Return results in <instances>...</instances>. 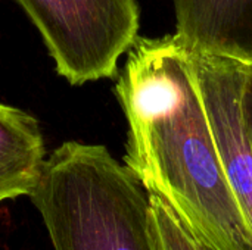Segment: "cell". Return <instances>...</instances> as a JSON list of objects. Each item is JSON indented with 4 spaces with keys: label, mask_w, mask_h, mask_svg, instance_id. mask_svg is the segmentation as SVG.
Listing matches in <instances>:
<instances>
[{
    "label": "cell",
    "mask_w": 252,
    "mask_h": 250,
    "mask_svg": "<svg viewBox=\"0 0 252 250\" xmlns=\"http://www.w3.org/2000/svg\"><path fill=\"white\" fill-rule=\"evenodd\" d=\"M149 206L158 250H220L195 230L164 197L149 193Z\"/></svg>",
    "instance_id": "7"
},
{
    "label": "cell",
    "mask_w": 252,
    "mask_h": 250,
    "mask_svg": "<svg viewBox=\"0 0 252 250\" xmlns=\"http://www.w3.org/2000/svg\"><path fill=\"white\" fill-rule=\"evenodd\" d=\"M242 109L245 125L252 144V63H245V84L242 94Z\"/></svg>",
    "instance_id": "8"
},
{
    "label": "cell",
    "mask_w": 252,
    "mask_h": 250,
    "mask_svg": "<svg viewBox=\"0 0 252 250\" xmlns=\"http://www.w3.org/2000/svg\"><path fill=\"white\" fill-rule=\"evenodd\" d=\"M72 85L115 77L139 37L137 0H16Z\"/></svg>",
    "instance_id": "3"
},
{
    "label": "cell",
    "mask_w": 252,
    "mask_h": 250,
    "mask_svg": "<svg viewBox=\"0 0 252 250\" xmlns=\"http://www.w3.org/2000/svg\"><path fill=\"white\" fill-rule=\"evenodd\" d=\"M192 56L224 175L252 233V144L242 109L245 63L196 50Z\"/></svg>",
    "instance_id": "4"
},
{
    "label": "cell",
    "mask_w": 252,
    "mask_h": 250,
    "mask_svg": "<svg viewBox=\"0 0 252 250\" xmlns=\"http://www.w3.org/2000/svg\"><path fill=\"white\" fill-rule=\"evenodd\" d=\"M28 197L53 250H158L149 193L105 146L61 144Z\"/></svg>",
    "instance_id": "2"
},
{
    "label": "cell",
    "mask_w": 252,
    "mask_h": 250,
    "mask_svg": "<svg viewBox=\"0 0 252 250\" xmlns=\"http://www.w3.org/2000/svg\"><path fill=\"white\" fill-rule=\"evenodd\" d=\"M176 34L196 52L252 63V0H173Z\"/></svg>",
    "instance_id": "5"
},
{
    "label": "cell",
    "mask_w": 252,
    "mask_h": 250,
    "mask_svg": "<svg viewBox=\"0 0 252 250\" xmlns=\"http://www.w3.org/2000/svg\"><path fill=\"white\" fill-rule=\"evenodd\" d=\"M44 161L46 149L37 119L0 103V203L30 196Z\"/></svg>",
    "instance_id": "6"
},
{
    "label": "cell",
    "mask_w": 252,
    "mask_h": 250,
    "mask_svg": "<svg viewBox=\"0 0 252 250\" xmlns=\"http://www.w3.org/2000/svg\"><path fill=\"white\" fill-rule=\"evenodd\" d=\"M128 124L126 167L220 250H252L224 175L192 49L179 34L137 37L118 77Z\"/></svg>",
    "instance_id": "1"
}]
</instances>
